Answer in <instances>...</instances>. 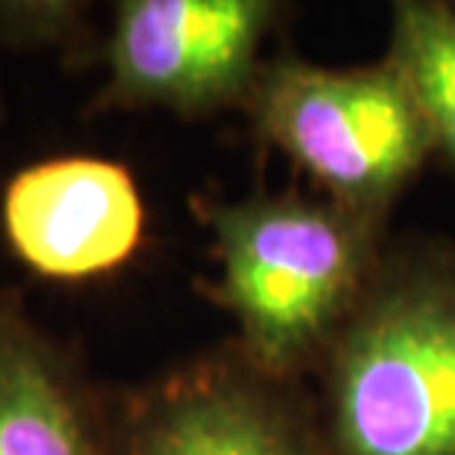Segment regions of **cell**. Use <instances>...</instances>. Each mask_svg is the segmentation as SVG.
I'll return each instance as SVG.
<instances>
[{"instance_id":"8","label":"cell","mask_w":455,"mask_h":455,"mask_svg":"<svg viewBox=\"0 0 455 455\" xmlns=\"http://www.w3.org/2000/svg\"><path fill=\"white\" fill-rule=\"evenodd\" d=\"M385 57L411 89L435 154L455 175V4L399 0L390 6Z\"/></svg>"},{"instance_id":"7","label":"cell","mask_w":455,"mask_h":455,"mask_svg":"<svg viewBox=\"0 0 455 455\" xmlns=\"http://www.w3.org/2000/svg\"><path fill=\"white\" fill-rule=\"evenodd\" d=\"M0 455H116V429L66 358L0 311Z\"/></svg>"},{"instance_id":"1","label":"cell","mask_w":455,"mask_h":455,"mask_svg":"<svg viewBox=\"0 0 455 455\" xmlns=\"http://www.w3.org/2000/svg\"><path fill=\"white\" fill-rule=\"evenodd\" d=\"M314 381L331 455H455V240H387Z\"/></svg>"},{"instance_id":"6","label":"cell","mask_w":455,"mask_h":455,"mask_svg":"<svg viewBox=\"0 0 455 455\" xmlns=\"http://www.w3.org/2000/svg\"><path fill=\"white\" fill-rule=\"evenodd\" d=\"M4 228L27 267L51 278L101 275L140 249L145 207L131 172L101 157H60L18 172Z\"/></svg>"},{"instance_id":"3","label":"cell","mask_w":455,"mask_h":455,"mask_svg":"<svg viewBox=\"0 0 455 455\" xmlns=\"http://www.w3.org/2000/svg\"><path fill=\"white\" fill-rule=\"evenodd\" d=\"M258 140L325 189V198L387 225L399 196L432 157L411 89L387 57L358 68L267 60L245 98Z\"/></svg>"},{"instance_id":"2","label":"cell","mask_w":455,"mask_h":455,"mask_svg":"<svg viewBox=\"0 0 455 455\" xmlns=\"http://www.w3.org/2000/svg\"><path fill=\"white\" fill-rule=\"evenodd\" d=\"M220 281L207 296L234 314L236 349L267 376L314 381L372 284L387 225L296 189L202 204Z\"/></svg>"},{"instance_id":"9","label":"cell","mask_w":455,"mask_h":455,"mask_svg":"<svg viewBox=\"0 0 455 455\" xmlns=\"http://www.w3.org/2000/svg\"><path fill=\"white\" fill-rule=\"evenodd\" d=\"M77 4H0V39L12 44L68 42L80 27Z\"/></svg>"},{"instance_id":"4","label":"cell","mask_w":455,"mask_h":455,"mask_svg":"<svg viewBox=\"0 0 455 455\" xmlns=\"http://www.w3.org/2000/svg\"><path fill=\"white\" fill-rule=\"evenodd\" d=\"M284 12L272 0H124L107 39L104 101L189 118L243 107Z\"/></svg>"},{"instance_id":"5","label":"cell","mask_w":455,"mask_h":455,"mask_svg":"<svg viewBox=\"0 0 455 455\" xmlns=\"http://www.w3.org/2000/svg\"><path fill=\"white\" fill-rule=\"evenodd\" d=\"M116 455H331L311 381L258 370L236 346L172 370L127 405Z\"/></svg>"}]
</instances>
